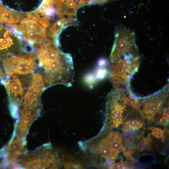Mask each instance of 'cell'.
<instances>
[{"label": "cell", "instance_id": "5b68a950", "mask_svg": "<svg viewBox=\"0 0 169 169\" xmlns=\"http://www.w3.org/2000/svg\"><path fill=\"white\" fill-rule=\"evenodd\" d=\"M168 88L165 87L156 94L139 101L141 114L148 124H156L158 119L168 96Z\"/></svg>", "mask_w": 169, "mask_h": 169}, {"label": "cell", "instance_id": "8fae6325", "mask_svg": "<svg viewBox=\"0 0 169 169\" xmlns=\"http://www.w3.org/2000/svg\"><path fill=\"white\" fill-rule=\"evenodd\" d=\"M62 162L65 169H84L81 162L74 155L67 151L61 152Z\"/></svg>", "mask_w": 169, "mask_h": 169}, {"label": "cell", "instance_id": "30bf717a", "mask_svg": "<svg viewBox=\"0 0 169 169\" xmlns=\"http://www.w3.org/2000/svg\"><path fill=\"white\" fill-rule=\"evenodd\" d=\"M9 80L2 81L5 85L10 97L16 98L22 97L23 90L21 83L18 77L16 75H11Z\"/></svg>", "mask_w": 169, "mask_h": 169}, {"label": "cell", "instance_id": "5bb4252c", "mask_svg": "<svg viewBox=\"0 0 169 169\" xmlns=\"http://www.w3.org/2000/svg\"><path fill=\"white\" fill-rule=\"evenodd\" d=\"M126 160H123L122 158L120 160L116 162H114L110 166V169H130L135 167V160L127 158Z\"/></svg>", "mask_w": 169, "mask_h": 169}, {"label": "cell", "instance_id": "6da1fadb", "mask_svg": "<svg viewBox=\"0 0 169 169\" xmlns=\"http://www.w3.org/2000/svg\"><path fill=\"white\" fill-rule=\"evenodd\" d=\"M125 137L117 131H101L94 137L83 143L84 160L89 166L108 168L117 158L125 146Z\"/></svg>", "mask_w": 169, "mask_h": 169}, {"label": "cell", "instance_id": "4fadbf2b", "mask_svg": "<svg viewBox=\"0 0 169 169\" xmlns=\"http://www.w3.org/2000/svg\"><path fill=\"white\" fill-rule=\"evenodd\" d=\"M148 129L151 131L150 133L152 139L160 141L162 143L165 142L167 138V134L166 133L168 132H166L165 130L153 126H149Z\"/></svg>", "mask_w": 169, "mask_h": 169}, {"label": "cell", "instance_id": "8992f818", "mask_svg": "<svg viewBox=\"0 0 169 169\" xmlns=\"http://www.w3.org/2000/svg\"><path fill=\"white\" fill-rule=\"evenodd\" d=\"M121 125L122 133L130 138H136L144 135L146 129L143 117L134 108L125 117Z\"/></svg>", "mask_w": 169, "mask_h": 169}, {"label": "cell", "instance_id": "ba28073f", "mask_svg": "<svg viewBox=\"0 0 169 169\" xmlns=\"http://www.w3.org/2000/svg\"><path fill=\"white\" fill-rule=\"evenodd\" d=\"M44 87L42 76L38 73H33L31 84L24 98V105L39 100Z\"/></svg>", "mask_w": 169, "mask_h": 169}, {"label": "cell", "instance_id": "9a60e30c", "mask_svg": "<svg viewBox=\"0 0 169 169\" xmlns=\"http://www.w3.org/2000/svg\"><path fill=\"white\" fill-rule=\"evenodd\" d=\"M5 77V74L3 71L0 65V79H3Z\"/></svg>", "mask_w": 169, "mask_h": 169}, {"label": "cell", "instance_id": "277c9868", "mask_svg": "<svg viewBox=\"0 0 169 169\" xmlns=\"http://www.w3.org/2000/svg\"><path fill=\"white\" fill-rule=\"evenodd\" d=\"M36 59L37 55L33 53H22L5 58L3 65L8 76L15 74H27L36 67Z\"/></svg>", "mask_w": 169, "mask_h": 169}, {"label": "cell", "instance_id": "52a82bcc", "mask_svg": "<svg viewBox=\"0 0 169 169\" xmlns=\"http://www.w3.org/2000/svg\"><path fill=\"white\" fill-rule=\"evenodd\" d=\"M0 24V53L4 55L11 54L10 49L23 41L21 36L11 26Z\"/></svg>", "mask_w": 169, "mask_h": 169}, {"label": "cell", "instance_id": "7a4b0ae2", "mask_svg": "<svg viewBox=\"0 0 169 169\" xmlns=\"http://www.w3.org/2000/svg\"><path fill=\"white\" fill-rule=\"evenodd\" d=\"M124 104L116 91L110 93L106 103L104 127L101 131L118 128L133 107Z\"/></svg>", "mask_w": 169, "mask_h": 169}, {"label": "cell", "instance_id": "7c38bea8", "mask_svg": "<svg viewBox=\"0 0 169 169\" xmlns=\"http://www.w3.org/2000/svg\"><path fill=\"white\" fill-rule=\"evenodd\" d=\"M169 122V105L168 96L166 98L160 115L156 124L161 126L168 125Z\"/></svg>", "mask_w": 169, "mask_h": 169}, {"label": "cell", "instance_id": "3957f363", "mask_svg": "<svg viewBox=\"0 0 169 169\" xmlns=\"http://www.w3.org/2000/svg\"><path fill=\"white\" fill-rule=\"evenodd\" d=\"M21 36L23 41L34 49L44 43L46 39L45 29L37 21L24 18L18 23L10 25Z\"/></svg>", "mask_w": 169, "mask_h": 169}, {"label": "cell", "instance_id": "9c48e42d", "mask_svg": "<svg viewBox=\"0 0 169 169\" xmlns=\"http://www.w3.org/2000/svg\"><path fill=\"white\" fill-rule=\"evenodd\" d=\"M24 18L23 14L14 11L0 4V23L7 25L19 23Z\"/></svg>", "mask_w": 169, "mask_h": 169}]
</instances>
